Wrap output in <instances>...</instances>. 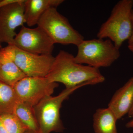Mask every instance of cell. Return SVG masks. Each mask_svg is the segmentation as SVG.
I'll return each mask as SVG.
<instances>
[{
    "instance_id": "6da1fadb",
    "label": "cell",
    "mask_w": 133,
    "mask_h": 133,
    "mask_svg": "<svg viewBox=\"0 0 133 133\" xmlns=\"http://www.w3.org/2000/svg\"><path fill=\"white\" fill-rule=\"evenodd\" d=\"M45 77L52 83H62L65 88L94 85L105 80L99 69L77 63L74 56L64 50H60L55 57Z\"/></svg>"
},
{
    "instance_id": "7a4b0ae2",
    "label": "cell",
    "mask_w": 133,
    "mask_h": 133,
    "mask_svg": "<svg viewBox=\"0 0 133 133\" xmlns=\"http://www.w3.org/2000/svg\"><path fill=\"white\" fill-rule=\"evenodd\" d=\"M133 8V0H121L118 2L108 19L101 26L97 34L98 38H108L119 49L131 35Z\"/></svg>"
},
{
    "instance_id": "3957f363",
    "label": "cell",
    "mask_w": 133,
    "mask_h": 133,
    "mask_svg": "<svg viewBox=\"0 0 133 133\" xmlns=\"http://www.w3.org/2000/svg\"><path fill=\"white\" fill-rule=\"evenodd\" d=\"M77 47L75 62L96 69L110 66L120 56L119 49L108 39L84 40Z\"/></svg>"
},
{
    "instance_id": "277c9868",
    "label": "cell",
    "mask_w": 133,
    "mask_h": 133,
    "mask_svg": "<svg viewBox=\"0 0 133 133\" xmlns=\"http://www.w3.org/2000/svg\"><path fill=\"white\" fill-rule=\"evenodd\" d=\"M81 87L65 88L58 95L46 97L33 107L39 126V133L63 131L65 128L60 116L62 103L72 93Z\"/></svg>"
},
{
    "instance_id": "5b68a950",
    "label": "cell",
    "mask_w": 133,
    "mask_h": 133,
    "mask_svg": "<svg viewBox=\"0 0 133 133\" xmlns=\"http://www.w3.org/2000/svg\"><path fill=\"white\" fill-rule=\"evenodd\" d=\"M37 25L47 33L55 44L77 46L84 40V37L58 12L56 8L48 9L41 17Z\"/></svg>"
},
{
    "instance_id": "8992f818",
    "label": "cell",
    "mask_w": 133,
    "mask_h": 133,
    "mask_svg": "<svg viewBox=\"0 0 133 133\" xmlns=\"http://www.w3.org/2000/svg\"><path fill=\"white\" fill-rule=\"evenodd\" d=\"M3 49L27 77H45L55 59L52 55L33 54L14 45H8Z\"/></svg>"
},
{
    "instance_id": "52a82bcc",
    "label": "cell",
    "mask_w": 133,
    "mask_h": 133,
    "mask_svg": "<svg viewBox=\"0 0 133 133\" xmlns=\"http://www.w3.org/2000/svg\"><path fill=\"white\" fill-rule=\"evenodd\" d=\"M58 86L57 83L50 82L45 77H26L13 87L20 101L33 107L51 96Z\"/></svg>"
},
{
    "instance_id": "ba28073f",
    "label": "cell",
    "mask_w": 133,
    "mask_h": 133,
    "mask_svg": "<svg viewBox=\"0 0 133 133\" xmlns=\"http://www.w3.org/2000/svg\"><path fill=\"white\" fill-rule=\"evenodd\" d=\"M55 43L43 29L22 26L15 37L14 45L20 49L39 55H52Z\"/></svg>"
},
{
    "instance_id": "9c48e42d",
    "label": "cell",
    "mask_w": 133,
    "mask_h": 133,
    "mask_svg": "<svg viewBox=\"0 0 133 133\" xmlns=\"http://www.w3.org/2000/svg\"><path fill=\"white\" fill-rule=\"evenodd\" d=\"M25 0L0 8V42L14 45L17 34L16 29L25 23L24 3Z\"/></svg>"
},
{
    "instance_id": "30bf717a",
    "label": "cell",
    "mask_w": 133,
    "mask_h": 133,
    "mask_svg": "<svg viewBox=\"0 0 133 133\" xmlns=\"http://www.w3.org/2000/svg\"><path fill=\"white\" fill-rule=\"evenodd\" d=\"M133 106V77L115 93L108 108L118 120L128 115Z\"/></svg>"
},
{
    "instance_id": "8fae6325",
    "label": "cell",
    "mask_w": 133,
    "mask_h": 133,
    "mask_svg": "<svg viewBox=\"0 0 133 133\" xmlns=\"http://www.w3.org/2000/svg\"><path fill=\"white\" fill-rule=\"evenodd\" d=\"M63 0H25L24 17L25 23L29 27L38 24L41 17L51 8H57Z\"/></svg>"
},
{
    "instance_id": "7c38bea8",
    "label": "cell",
    "mask_w": 133,
    "mask_h": 133,
    "mask_svg": "<svg viewBox=\"0 0 133 133\" xmlns=\"http://www.w3.org/2000/svg\"><path fill=\"white\" fill-rule=\"evenodd\" d=\"M26 77L3 48L0 51V81L14 87Z\"/></svg>"
},
{
    "instance_id": "4fadbf2b",
    "label": "cell",
    "mask_w": 133,
    "mask_h": 133,
    "mask_svg": "<svg viewBox=\"0 0 133 133\" xmlns=\"http://www.w3.org/2000/svg\"><path fill=\"white\" fill-rule=\"evenodd\" d=\"M117 120L114 113L108 108L97 109L93 115L94 133H118Z\"/></svg>"
},
{
    "instance_id": "5bb4252c",
    "label": "cell",
    "mask_w": 133,
    "mask_h": 133,
    "mask_svg": "<svg viewBox=\"0 0 133 133\" xmlns=\"http://www.w3.org/2000/svg\"><path fill=\"white\" fill-rule=\"evenodd\" d=\"M20 101L14 87L0 81V116L14 114Z\"/></svg>"
},
{
    "instance_id": "9a60e30c",
    "label": "cell",
    "mask_w": 133,
    "mask_h": 133,
    "mask_svg": "<svg viewBox=\"0 0 133 133\" xmlns=\"http://www.w3.org/2000/svg\"><path fill=\"white\" fill-rule=\"evenodd\" d=\"M14 114L28 130L39 133V126L33 107L20 101L17 105Z\"/></svg>"
},
{
    "instance_id": "2e32d148",
    "label": "cell",
    "mask_w": 133,
    "mask_h": 133,
    "mask_svg": "<svg viewBox=\"0 0 133 133\" xmlns=\"http://www.w3.org/2000/svg\"><path fill=\"white\" fill-rule=\"evenodd\" d=\"M0 118L8 133H23L28 130L14 114L3 115Z\"/></svg>"
},
{
    "instance_id": "e0dca14e",
    "label": "cell",
    "mask_w": 133,
    "mask_h": 133,
    "mask_svg": "<svg viewBox=\"0 0 133 133\" xmlns=\"http://www.w3.org/2000/svg\"><path fill=\"white\" fill-rule=\"evenodd\" d=\"M21 0H0V8L20 2Z\"/></svg>"
},
{
    "instance_id": "ac0fdd59",
    "label": "cell",
    "mask_w": 133,
    "mask_h": 133,
    "mask_svg": "<svg viewBox=\"0 0 133 133\" xmlns=\"http://www.w3.org/2000/svg\"><path fill=\"white\" fill-rule=\"evenodd\" d=\"M131 19L132 23V30L131 35L128 40V45H133V9L132 10L131 14Z\"/></svg>"
},
{
    "instance_id": "d6986e66",
    "label": "cell",
    "mask_w": 133,
    "mask_h": 133,
    "mask_svg": "<svg viewBox=\"0 0 133 133\" xmlns=\"http://www.w3.org/2000/svg\"><path fill=\"white\" fill-rule=\"evenodd\" d=\"M0 133H8L1 118H0Z\"/></svg>"
},
{
    "instance_id": "ffe728a7",
    "label": "cell",
    "mask_w": 133,
    "mask_h": 133,
    "mask_svg": "<svg viewBox=\"0 0 133 133\" xmlns=\"http://www.w3.org/2000/svg\"><path fill=\"white\" fill-rule=\"evenodd\" d=\"M126 127L127 128L133 129V117L132 118L131 120L129 121L127 123Z\"/></svg>"
},
{
    "instance_id": "44dd1931",
    "label": "cell",
    "mask_w": 133,
    "mask_h": 133,
    "mask_svg": "<svg viewBox=\"0 0 133 133\" xmlns=\"http://www.w3.org/2000/svg\"><path fill=\"white\" fill-rule=\"evenodd\" d=\"M129 117L130 118H132L133 117V106L131 108V110H130V112H129L128 114Z\"/></svg>"
},
{
    "instance_id": "7402d4cb",
    "label": "cell",
    "mask_w": 133,
    "mask_h": 133,
    "mask_svg": "<svg viewBox=\"0 0 133 133\" xmlns=\"http://www.w3.org/2000/svg\"><path fill=\"white\" fill-rule=\"evenodd\" d=\"M128 48L130 50L131 52L133 53V45H128Z\"/></svg>"
},
{
    "instance_id": "603a6c76",
    "label": "cell",
    "mask_w": 133,
    "mask_h": 133,
    "mask_svg": "<svg viewBox=\"0 0 133 133\" xmlns=\"http://www.w3.org/2000/svg\"><path fill=\"white\" fill-rule=\"evenodd\" d=\"M23 133H35L34 132H32V131H30V130H26V131H25V132H24Z\"/></svg>"
},
{
    "instance_id": "cb8c5ba5",
    "label": "cell",
    "mask_w": 133,
    "mask_h": 133,
    "mask_svg": "<svg viewBox=\"0 0 133 133\" xmlns=\"http://www.w3.org/2000/svg\"><path fill=\"white\" fill-rule=\"evenodd\" d=\"M1 42H0V51H1V50L3 48L2 47L1 44Z\"/></svg>"
},
{
    "instance_id": "d4e9b609",
    "label": "cell",
    "mask_w": 133,
    "mask_h": 133,
    "mask_svg": "<svg viewBox=\"0 0 133 133\" xmlns=\"http://www.w3.org/2000/svg\"><path fill=\"white\" fill-rule=\"evenodd\" d=\"M132 133H133V132H132Z\"/></svg>"
}]
</instances>
